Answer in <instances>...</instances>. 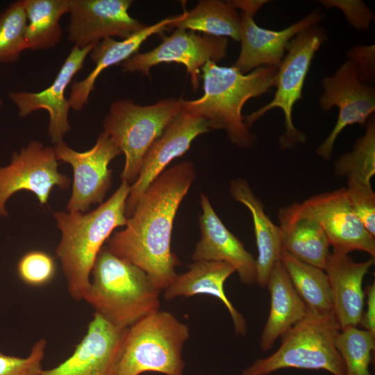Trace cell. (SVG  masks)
Wrapping results in <instances>:
<instances>
[{
  "instance_id": "6da1fadb",
  "label": "cell",
  "mask_w": 375,
  "mask_h": 375,
  "mask_svg": "<svg viewBox=\"0 0 375 375\" xmlns=\"http://www.w3.org/2000/svg\"><path fill=\"white\" fill-rule=\"evenodd\" d=\"M195 176L190 161L164 170L139 199L126 228L106 241L111 253L142 269L161 291L178 274L181 263L171 249L173 223Z\"/></svg>"
},
{
  "instance_id": "7a4b0ae2",
  "label": "cell",
  "mask_w": 375,
  "mask_h": 375,
  "mask_svg": "<svg viewBox=\"0 0 375 375\" xmlns=\"http://www.w3.org/2000/svg\"><path fill=\"white\" fill-rule=\"evenodd\" d=\"M130 186L122 181L107 201L86 214L66 211L53 213L61 232L56 253L61 263L68 293L75 301L83 300L104 242L117 227L127 222L126 203Z\"/></svg>"
},
{
  "instance_id": "3957f363",
  "label": "cell",
  "mask_w": 375,
  "mask_h": 375,
  "mask_svg": "<svg viewBox=\"0 0 375 375\" xmlns=\"http://www.w3.org/2000/svg\"><path fill=\"white\" fill-rule=\"evenodd\" d=\"M201 69L203 95L192 101L183 99L181 108L206 120L210 130L225 131L240 148L250 147L256 135L244 122L242 107L249 99L274 87L277 68L262 66L244 74L234 66L220 67L208 61Z\"/></svg>"
},
{
  "instance_id": "277c9868",
  "label": "cell",
  "mask_w": 375,
  "mask_h": 375,
  "mask_svg": "<svg viewBox=\"0 0 375 375\" xmlns=\"http://www.w3.org/2000/svg\"><path fill=\"white\" fill-rule=\"evenodd\" d=\"M91 275L83 300L117 328H128L160 308L161 290L142 269L114 255L106 245L99 251Z\"/></svg>"
},
{
  "instance_id": "5b68a950",
  "label": "cell",
  "mask_w": 375,
  "mask_h": 375,
  "mask_svg": "<svg viewBox=\"0 0 375 375\" xmlns=\"http://www.w3.org/2000/svg\"><path fill=\"white\" fill-rule=\"evenodd\" d=\"M189 337L188 326L173 313L159 309L148 314L128 328L117 375H183Z\"/></svg>"
},
{
  "instance_id": "8992f818",
  "label": "cell",
  "mask_w": 375,
  "mask_h": 375,
  "mask_svg": "<svg viewBox=\"0 0 375 375\" xmlns=\"http://www.w3.org/2000/svg\"><path fill=\"white\" fill-rule=\"evenodd\" d=\"M340 330L334 315L306 316L281 337L279 348L270 356L256 360L242 375H269L279 369H323L333 375H346L344 362L335 345Z\"/></svg>"
},
{
  "instance_id": "52a82bcc",
  "label": "cell",
  "mask_w": 375,
  "mask_h": 375,
  "mask_svg": "<svg viewBox=\"0 0 375 375\" xmlns=\"http://www.w3.org/2000/svg\"><path fill=\"white\" fill-rule=\"evenodd\" d=\"M182 99L167 98L149 106L131 100L114 101L103 121L104 133L125 156L121 179L132 184L152 143L181 110Z\"/></svg>"
},
{
  "instance_id": "ba28073f",
  "label": "cell",
  "mask_w": 375,
  "mask_h": 375,
  "mask_svg": "<svg viewBox=\"0 0 375 375\" xmlns=\"http://www.w3.org/2000/svg\"><path fill=\"white\" fill-rule=\"evenodd\" d=\"M327 40L326 31L314 26L297 33L288 43V52L277 69L274 87L273 99L249 115L244 122L250 128L269 110L281 108L284 114L285 132L281 135L278 144L282 150L290 149L306 141V135L297 128L292 122V109L301 99L302 90L312 58L321 45Z\"/></svg>"
},
{
  "instance_id": "9c48e42d",
  "label": "cell",
  "mask_w": 375,
  "mask_h": 375,
  "mask_svg": "<svg viewBox=\"0 0 375 375\" xmlns=\"http://www.w3.org/2000/svg\"><path fill=\"white\" fill-rule=\"evenodd\" d=\"M267 2L266 0L228 1L234 8L241 10V49L233 66L242 74L262 66L278 69L290 40L299 32L317 26L324 17L319 10H315L283 30L265 29L258 26L253 17Z\"/></svg>"
},
{
  "instance_id": "30bf717a",
  "label": "cell",
  "mask_w": 375,
  "mask_h": 375,
  "mask_svg": "<svg viewBox=\"0 0 375 375\" xmlns=\"http://www.w3.org/2000/svg\"><path fill=\"white\" fill-rule=\"evenodd\" d=\"M228 45L226 38L176 28L156 48L134 54L124 61L122 67L124 72H138L149 76L152 67L163 62H177L185 67L192 88L196 90L199 85L201 68L208 61L216 63L225 58Z\"/></svg>"
},
{
  "instance_id": "8fae6325",
  "label": "cell",
  "mask_w": 375,
  "mask_h": 375,
  "mask_svg": "<svg viewBox=\"0 0 375 375\" xmlns=\"http://www.w3.org/2000/svg\"><path fill=\"white\" fill-rule=\"evenodd\" d=\"M53 147H44L38 141L13 153L10 163L0 167V215L8 216L6 201L20 190L33 192L41 205L48 203L51 190H67L69 178L58 172Z\"/></svg>"
},
{
  "instance_id": "7c38bea8",
  "label": "cell",
  "mask_w": 375,
  "mask_h": 375,
  "mask_svg": "<svg viewBox=\"0 0 375 375\" xmlns=\"http://www.w3.org/2000/svg\"><path fill=\"white\" fill-rule=\"evenodd\" d=\"M58 160L69 164L73 169L72 191L67 212H86L92 205L102 203L111 185L112 169L108 165L122 153L108 135L102 132L94 145L78 152L63 141L53 147Z\"/></svg>"
},
{
  "instance_id": "4fadbf2b",
  "label": "cell",
  "mask_w": 375,
  "mask_h": 375,
  "mask_svg": "<svg viewBox=\"0 0 375 375\" xmlns=\"http://www.w3.org/2000/svg\"><path fill=\"white\" fill-rule=\"evenodd\" d=\"M301 215L317 222L333 251L349 254L364 251L375 257V237L365 228L352 209L346 188L313 195L292 203Z\"/></svg>"
},
{
  "instance_id": "5bb4252c",
  "label": "cell",
  "mask_w": 375,
  "mask_h": 375,
  "mask_svg": "<svg viewBox=\"0 0 375 375\" xmlns=\"http://www.w3.org/2000/svg\"><path fill=\"white\" fill-rule=\"evenodd\" d=\"M323 92L319 98L322 110L333 107L338 109L335 125L330 134L317 148V155L324 160H329L333 155L335 140L344 128L359 124H366L375 110V90L372 85L361 83L349 60L343 63L332 76L322 80Z\"/></svg>"
},
{
  "instance_id": "9a60e30c",
  "label": "cell",
  "mask_w": 375,
  "mask_h": 375,
  "mask_svg": "<svg viewBox=\"0 0 375 375\" xmlns=\"http://www.w3.org/2000/svg\"><path fill=\"white\" fill-rule=\"evenodd\" d=\"M131 0H69L68 40L79 48L105 38L126 39L147 25L128 14Z\"/></svg>"
},
{
  "instance_id": "2e32d148",
  "label": "cell",
  "mask_w": 375,
  "mask_h": 375,
  "mask_svg": "<svg viewBox=\"0 0 375 375\" xmlns=\"http://www.w3.org/2000/svg\"><path fill=\"white\" fill-rule=\"evenodd\" d=\"M127 330L94 313L72 354L40 375H117Z\"/></svg>"
},
{
  "instance_id": "e0dca14e",
  "label": "cell",
  "mask_w": 375,
  "mask_h": 375,
  "mask_svg": "<svg viewBox=\"0 0 375 375\" xmlns=\"http://www.w3.org/2000/svg\"><path fill=\"white\" fill-rule=\"evenodd\" d=\"M209 131L206 120L181 109L144 156L139 176L130 186L126 203L127 218L132 215L140 197L167 165L183 155L197 136Z\"/></svg>"
},
{
  "instance_id": "ac0fdd59",
  "label": "cell",
  "mask_w": 375,
  "mask_h": 375,
  "mask_svg": "<svg viewBox=\"0 0 375 375\" xmlns=\"http://www.w3.org/2000/svg\"><path fill=\"white\" fill-rule=\"evenodd\" d=\"M95 45L85 48L74 46L53 82L46 89L38 92L17 91L8 94L22 117L39 110L49 112L48 134L53 143L63 141V137L70 131L68 114L71 108L65 97V90L74 75L83 68L87 56Z\"/></svg>"
},
{
  "instance_id": "d6986e66",
  "label": "cell",
  "mask_w": 375,
  "mask_h": 375,
  "mask_svg": "<svg viewBox=\"0 0 375 375\" xmlns=\"http://www.w3.org/2000/svg\"><path fill=\"white\" fill-rule=\"evenodd\" d=\"M199 217L201 237L192 254L196 261L224 262L238 273L242 284L256 282V261L242 243L224 226L207 197L201 194Z\"/></svg>"
},
{
  "instance_id": "ffe728a7",
  "label": "cell",
  "mask_w": 375,
  "mask_h": 375,
  "mask_svg": "<svg viewBox=\"0 0 375 375\" xmlns=\"http://www.w3.org/2000/svg\"><path fill=\"white\" fill-rule=\"evenodd\" d=\"M374 259L356 262L349 254L330 253L324 271L327 275L333 314L340 329L360 324L365 303L362 281Z\"/></svg>"
},
{
  "instance_id": "44dd1931",
  "label": "cell",
  "mask_w": 375,
  "mask_h": 375,
  "mask_svg": "<svg viewBox=\"0 0 375 375\" xmlns=\"http://www.w3.org/2000/svg\"><path fill=\"white\" fill-rule=\"evenodd\" d=\"M181 16L182 13L147 26L131 37L120 41L109 38L97 43L89 53L90 60L95 65L94 69L84 79L74 81L72 84L68 98L70 108L75 111L81 110L88 103L89 96L94 90L95 81L104 69L122 63L137 53L140 46L148 38L168 29V26Z\"/></svg>"
},
{
  "instance_id": "7402d4cb",
  "label": "cell",
  "mask_w": 375,
  "mask_h": 375,
  "mask_svg": "<svg viewBox=\"0 0 375 375\" xmlns=\"http://www.w3.org/2000/svg\"><path fill=\"white\" fill-rule=\"evenodd\" d=\"M235 269L224 262L196 261L188 266V270L177 274L172 283L164 290L163 297L167 301L178 297L207 294L217 298L226 308L231 317L235 332L244 336L247 324L243 315L226 297L224 285Z\"/></svg>"
},
{
  "instance_id": "603a6c76",
  "label": "cell",
  "mask_w": 375,
  "mask_h": 375,
  "mask_svg": "<svg viewBox=\"0 0 375 375\" xmlns=\"http://www.w3.org/2000/svg\"><path fill=\"white\" fill-rule=\"evenodd\" d=\"M229 190L232 197L245 206L251 214L258 249L256 283L265 288L273 267L281 260V228L273 223L265 213L262 203L245 179L238 178L233 180Z\"/></svg>"
},
{
  "instance_id": "cb8c5ba5",
  "label": "cell",
  "mask_w": 375,
  "mask_h": 375,
  "mask_svg": "<svg viewBox=\"0 0 375 375\" xmlns=\"http://www.w3.org/2000/svg\"><path fill=\"white\" fill-rule=\"evenodd\" d=\"M266 287L270 294V308L260 338L262 351L270 350L278 338L308 313L281 260L273 267Z\"/></svg>"
},
{
  "instance_id": "d4e9b609",
  "label": "cell",
  "mask_w": 375,
  "mask_h": 375,
  "mask_svg": "<svg viewBox=\"0 0 375 375\" xmlns=\"http://www.w3.org/2000/svg\"><path fill=\"white\" fill-rule=\"evenodd\" d=\"M282 250L309 265L324 269L330 243L319 224L299 214L291 204L279 208Z\"/></svg>"
},
{
  "instance_id": "484cf974",
  "label": "cell",
  "mask_w": 375,
  "mask_h": 375,
  "mask_svg": "<svg viewBox=\"0 0 375 375\" xmlns=\"http://www.w3.org/2000/svg\"><path fill=\"white\" fill-rule=\"evenodd\" d=\"M170 28L229 37L240 42L241 17L228 1L202 0L192 10H184L181 18L168 26Z\"/></svg>"
},
{
  "instance_id": "4316f807",
  "label": "cell",
  "mask_w": 375,
  "mask_h": 375,
  "mask_svg": "<svg viewBox=\"0 0 375 375\" xmlns=\"http://www.w3.org/2000/svg\"><path fill=\"white\" fill-rule=\"evenodd\" d=\"M281 262L308 312L322 317L334 315L330 285L324 269L304 262L283 250Z\"/></svg>"
},
{
  "instance_id": "83f0119b",
  "label": "cell",
  "mask_w": 375,
  "mask_h": 375,
  "mask_svg": "<svg viewBox=\"0 0 375 375\" xmlns=\"http://www.w3.org/2000/svg\"><path fill=\"white\" fill-rule=\"evenodd\" d=\"M27 24L25 40L27 49L54 47L60 40L61 17L69 12V0H22Z\"/></svg>"
},
{
  "instance_id": "f1b7e54d",
  "label": "cell",
  "mask_w": 375,
  "mask_h": 375,
  "mask_svg": "<svg viewBox=\"0 0 375 375\" xmlns=\"http://www.w3.org/2000/svg\"><path fill=\"white\" fill-rule=\"evenodd\" d=\"M366 130L358 138L350 152L340 156L335 161L333 170L337 176L345 177L365 184H371L375 174V120L370 116Z\"/></svg>"
},
{
  "instance_id": "f546056e",
  "label": "cell",
  "mask_w": 375,
  "mask_h": 375,
  "mask_svg": "<svg viewBox=\"0 0 375 375\" xmlns=\"http://www.w3.org/2000/svg\"><path fill=\"white\" fill-rule=\"evenodd\" d=\"M335 345L345 366L346 375H372L369 371L375 336L358 326L339 330Z\"/></svg>"
},
{
  "instance_id": "4dcf8cb0",
  "label": "cell",
  "mask_w": 375,
  "mask_h": 375,
  "mask_svg": "<svg viewBox=\"0 0 375 375\" xmlns=\"http://www.w3.org/2000/svg\"><path fill=\"white\" fill-rule=\"evenodd\" d=\"M26 24L22 0L12 3L0 15V62H15L27 49Z\"/></svg>"
},
{
  "instance_id": "1f68e13d",
  "label": "cell",
  "mask_w": 375,
  "mask_h": 375,
  "mask_svg": "<svg viewBox=\"0 0 375 375\" xmlns=\"http://www.w3.org/2000/svg\"><path fill=\"white\" fill-rule=\"evenodd\" d=\"M56 272L53 258L40 250L30 251L24 254L17 263V274L26 285L41 287L49 283Z\"/></svg>"
},
{
  "instance_id": "d6a6232c",
  "label": "cell",
  "mask_w": 375,
  "mask_h": 375,
  "mask_svg": "<svg viewBox=\"0 0 375 375\" xmlns=\"http://www.w3.org/2000/svg\"><path fill=\"white\" fill-rule=\"evenodd\" d=\"M346 190L355 214L366 230L375 237V194L372 184L347 180Z\"/></svg>"
},
{
  "instance_id": "836d02e7",
  "label": "cell",
  "mask_w": 375,
  "mask_h": 375,
  "mask_svg": "<svg viewBox=\"0 0 375 375\" xmlns=\"http://www.w3.org/2000/svg\"><path fill=\"white\" fill-rule=\"evenodd\" d=\"M47 341L39 339L32 347L28 356L21 358L0 352V375H40L44 356Z\"/></svg>"
},
{
  "instance_id": "e575fe53",
  "label": "cell",
  "mask_w": 375,
  "mask_h": 375,
  "mask_svg": "<svg viewBox=\"0 0 375 375\" xmlns=\"http://www.w3.org/2000/svg\"><path fill=\"white\" fill-rule=\"evenodd\" d=\"M326 8L335 7L342 11L349 24L358 30L366 31L374 16L366 3L360 0H323Z\"/></svg>"
},
{
  "instance_id": "d590c367",
  "label": "cell",
  "mask_w": 375,
  "mask_h": 375,
  "mask_svg": "<svg viewBox=\"0 0 375 375\" xmlns=\"http://www.w3.org/2000/svg\"><path fill=\"white\" fill-rule=\"evenodd\" d=\"M358 80L371 85L375 80V46L357 45L347 53Z\"/></svg>"
},
{
  "instance_id": "8d00e7d4",
  "label": "cell",
  "mask_w": 375,
  "mask_h": 375,
  "mask_svg": "<svg viewBox=\"0 0 375 375\" xmlns=\"http://www.w3.org/2000/svg\"><path fill=\"white\" fill-rule=\"evenodd\" d=\"M367 308L362 312L360 324L375 336V283L369 285L365 291Z\"/></svg>"
},
{
  "instance_id": "74e56055",
  "label": "cell",
  "mask_w": 375,
  "mask_h": 375,
  "mask_svg": "<svg viewBox=\"0 0 375 375\" xmlns=\"http://www.w3.org/2000/svg\"><path fill=\"white\" fill-rule=\"evenodd\" d=\"M2 104H3V103H2V101H1V98H0V108H1V107L2 106Z\"/></svg>"
}]
</instances>
